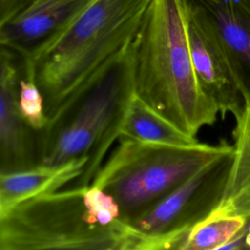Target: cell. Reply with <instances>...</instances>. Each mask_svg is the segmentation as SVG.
Returning a JSON list of instances; mask_svg holds the SVG:
<instances>
[{
    "label": "cell",
    "instance_id": "cell-1",
    "mask_svg": "<svg viewBox=\"0 0 250 250\" xmlns=\"http://www.w3.org/2000/svg\"><path fill=\"white\" fill-rule=\"evenodd\" d=\"M134 94L196 137L220 115L196 75L187 0H151L130 44Z\"/></svg>",
    "mask_w": 250,
    "mask_h": 250
},
{
    "label": "cell",
    "instance_id": "cell-2",
    "mask_svg": "<svg viewBox=\"0 0 250 250\" xmlns=\"http://www.w3.org/2000/svg\"><path fill=\"white\" fill-rule=\"evenodd\" d=\"M150 2L95 0L60 31L21 54L48 117L130 46Z\"/></svg>",
    "mask_w": 250,
    "mask_h": 250
},
{
    "label": "cell",
    "instance_id": "cell-3",
    "mask_svg": "<svg viewBox=\"0 0 250 250\" xmlns=\"http://www.w3.org/2000/svg\"><path fill=\"white\" fill-rule=\"evenodd\" d=\"M134 96L130 46L67 98L38 131L40 164L86 160L72 187L92 185Z\"/></svg>",
    "mask_w": 250,
    "mask_h": 250
},
{
    "label": "cell",
    "instance_id": "cell-4",
    "mask_svg": "<svg viewBox=\"0 0 250 250\" xmlns=\"http://www.w3.org/2000/svg\"><path fill=\"white\" fill-rule=\"evenodd\" d=\"M84 188L34 197L0 216V250H162L173 243L148 238L122 221L91 222Z\"/></svg>",
    "mask_w": 250,
    "mask_h": 250
},
{
    "label": "cell",
    "instance_id": "cell-5",
    "mask_svg": "<svg viewBox=\"0 0 250 250\" xmlns=\"http://www.w3.org/2000/svg\"><path fill=\"white\" fill-rule=\"evenodd\" d=\"M92 185L110 194L129 225L203 167L229 152L232 145L199 143L170 146L120 137Z\"/></svg>",
    "mask_w": 250,
    "mask_h": 250
},
{
    "label": "cell",
    "instance_id": "cell-6",
    "mask_svg": "<svg viewBox=\"0 0 250 250\" xmlns=\"http://www.w3.org/2000/svg\"><path fill=\"white\" fill-rule=\"evenodd\" d=\"M232 149L209 163L129 226L145 236L166 242L183 238L219 203Z\"/></svg>",
    "mask_w": 250,
    "mask_h": 250
},
{
    "label": "cell",
    "instance_id": "cell-7",
    "mask_svg": "<svg viewBox=\"0 0 250 250\" xmlns=\"http://www.w3.org/2000/svg\"><path fill=\"white\" fill-rule=\"evenodd\" d=\"M23 56L0 45V173L40 165L38 131L23 118L19 104Z\"/></svg>",
    "mask_w": 250,
    "mask_h": 250
},
{
    "label": "cell",
    "instance_id": "cell-8",
    "mask_svg": "<svg viewBox=\"0 0 250 250\" xmlns=\"http://www.w3.org/2000/svg\"><path fill=\"white\" fill-rule=\"evenodd\" d=\"M187 5L189 19L220 48L250 102V0H187Z\"/></svg>",
    "mask_w": 250,
    "mask_h": 250
},
{
    "label": "cell",
    "instance_id": "cell-9",
    "mask_svg": "<svg viewBox=\"0 0 250 250\" xmlns=\"http://www.w3.org/2000/svg\"><path fill=\"white\" fill-rule=\"evenodd\" d=\"M95 0H32L0 24V45L26 54L60 31Z\"/></svg>",
    "mask_w": 250,
    "mask_h": 250
},
{
    "label": "cell",
    "instance_id": "cell-10",
    "mask_svg": "<svg viewBox=\"0 0 250 250\" xmlns=\"http://www.w3.org/2000/svg\"><path fill=\"white\" fill-rule=\"evenodd\" d=\"M189 44L194 69L203 90L217 104L221 118L228 114L235 118L242 111L245 101L229 62L214 40L190 19Z\"/></svg>",
    "mask_w": 250,
    "mask_h": 250
},
{
    "label": "cell",
    "instance_id": "cell-11",
    "mask_svg": "<svg viewBox=\"0 0 250 250\" xmlns=\"http://www.w3.org/2000/svg\"><path fill=\"white\" fill-rule=\"evenodd\" d=\"M86 160L62 165L40 164L29 169L0 173V216L34 197L60 190L84 172Z\"/></svg>",
    "mask_w": 250,
    "mask_h": 250
},
{
    "label": "cell",
    "instance_id": "cell-12",
    "mask_svg": "<svg viewBox=\"0 0 250 250\" xmlns=\"http://www.w3.org/2000/svg\"><path fill=\"white\" fill-rule=\"evenodd\" d=\"M232 153L221 199L214 211L250 218V102L234 118Z\"/></svg>",
    "mask_w": 250,
    "mask_h": 250
},
{
    "label": "cell",
    "instance_id": "cell-13",
    "mask_svg": "<svg viewBox=\"0 0 250 250\" xmlns=\"http://www.w3.org/2000/svg\"><path fill=\"white\" fill-rule=\"evenodd\" d=\"M120 137L170 146H192L200 143L196 137L181 130L135 94L125 113Z\"/></svg>",
    "mask_w": 250,
    "mask_h": 250
},
{
    "label": "cell",
    "instance_id": "cell-14",
    "mask_svg": "<svg viewBox=\"0 0 250 250\" xmlns=\"http://www.w3.org/2000/svg\"><path fill=\"white\" fill-rule=\"evenodd\" d=\"M247 218L212 210L202 221L192 227L171 250H216L234 238L246 225Z\"/></svg>",
    "mask_w": 250,
    "mask_h": 250
},
{
    "label": "cell",
    "instance_id": "cell-15",
    "mask_svg": "<svg viewBox=\"0 0 250 250\" xmlns=\"http://www.w3.org/2000/svg\"><path fill=\"white\" fill-rule=\"evenodd\" d=\"M19 104L23 118L35 131H41L46 127L49 117L45 111L43 96L25 64H23V74L20 81Z\"/></svg>",
    "mask_w": 250,
    "mask_h": 250
},
{
    "label": "cell",
    "instance_id": "cell-16",
    "mask_svg": "<svg viewBox=\"0 0 250 250\" xmlns=\"http://www.w3.org/2000/svg\"><path fill=\"white\" fill-rule=\"evenodd\" d=\"M83 201L89 220L104 226L121 221L120 208L115 199L103 189L91 185L84 188Z\"/></svg>",
    "mask_w": 250,
    "mask_h": 250
},
{
    "label": "cell",
    "instance_id": "cell-17",
    "mask_svg": "<svg viewBox=\"0 0 250 250\" xmlns=\"http://www.w3.org/2000/svg\"><path fill=\"white\" fill-rule=\"evenodd\" d=\"M170 247L162 250H171ZM216 250H250V218H247L246 225L234 238Z\"/></svg>",
    "mask_w": 250,
    "mask_h": 250
},
{
    "label": "cell",
    "instance_id": "cell-18",
    "mask_svg": "<svg viewBox=\"0 0 250 250\" xmlns=\"http://www.w3.org/2000/svg\"><path fill=\"white\" fill-rule=\"evenodd\" d=\"M31 2L32 0H0V24L18 15Z\"/></svg>",
    "mask_w": 250,
    "mask_h": 250
}]
</instances>
